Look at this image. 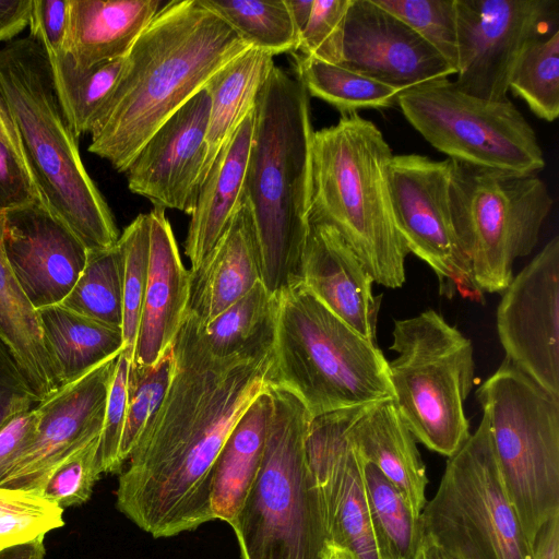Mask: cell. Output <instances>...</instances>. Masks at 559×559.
<instances>
[{"mask_svg": "<svg viewBox=\"0 0 559 559\" xmlns=\"http://www.w3.org/2000/svg\"><path fill=\"white\" fill-rule=\"evenodd\" d=\"M168 392L120 472L116 507L154 538L214 520V466L229 433L270 386L273 347L213 355L202 323L188 312L173 342Z\"/></svg>", "mask_w": 559, "mask_h": 559, "instance_id": "obj_1", "label": "cell"}, {"mask_svg": "<svg viewBox=\"0 0 559 559\" xmlns=\"http://www.w3.org/2000/svg\"><path fill=\"white\" fill-rule=\"evenodd\" d=\"M250 46L201 0H170L132 46L88 152L124 173L155 131Z\"/></svg>", "mask_w": 559, "mask_h": 559, "instance_id": "obj_2", "label": "cell"}, {"mask_svg": "<svg viewBox=\"0 0 559 559\" xmlns=\"http://www.w3.org/2000/svg\"><path fill=\"white\" fill-rule=\"evenodd\" d=\"M313 132L305 86L274 64L255 99L241 193L252 215L262 284L273 295L301 283Z\"/></svg>", "mask_w": 559, "mask_h": 559, "instance_id": "obj_3", "label": "cell"}, {"mask_svg": "<svg viewBox=\"0 0 559 559\" xmlns=\"http://www.w3.org/2000/svg\"><path fill=\"white\" fill-rule=\"evenodd\" d=\"M0 98L15 123L47 207L87 250L115 246L120 235L114 215L82 162L47 52L32 35L0 49Z\"/></svg>", "mask_w": 559, "mask_h": 559, "instance_id": "obj_4", "label": "cell"}, {"mask_svg": "<svg viewBox=\"0 0 559 559\" xmlns=\"http://www.w3.org/2000/svg\"><path fill=\"white\" fill-rule=\"evenodd\" d=\"M393 154L380 129L358 112L313 132L309 219L332 225L374 283H405L409 253L399 231L388 168Z\"/></svg>", "mask_w": 559, "mask_h": 559, "instance_id": "obj_5", "label": "cell"}, {"mask_svg": "<svg viewBox=\"0 0 559 559\" xmlns=\"http://www.w3.org/2000/svg\"><path fill=\"white\" fill-rule=\"evenodd\" d=\"M277 296L270 385L294 394L311 418L394 400L388 360L299 283Z\"/></svg>", "mask_w": 559, "mask_h": 559, "instance_id": "obj_6", "label": "cell"}, {"mask_svg": "<svg viewBox=\"0 0 559 559\" xmlns=\"http://www.w3.org/2000/svg\"><path fill=\"white\" fill-rule=\"evenodd\" d=\"M271 400L262 461L231 523L241 559H329L320 493L306 440L311 416L280 386Z\"/></svg>", "mask_w": 559, "mask_h": 559, "instance_id": "obj_7", "label": "cell"}, {"mask_svg": "<svg viewBox=\"0 0 559 559\" xmlns=\"http://www.w3.org/2000/svg\"><path fill=\"white\" fill-rule=\"evenodd\" d=\"M509 499L534 550L559 513V399L504 359L477 389Z\"/></svg>", "mask_w": 559, "mask_h": 559, "instance_id": "obj_8", "label": "cell"}, {"mask_svg": "<svg viewBox=\"0 0 559 559\" xmlns=\"http://www.w3.org/2000/svg\"><path fill=\"white\" fill-rule=\"evenodd\" d=\"M392 336L388 371L401 417L417 441L450 457L471 436L472 342L432 309L395 320Z\"/></svg>", "mask_w": 559, "mask_h": 559, "instance_id": "obj_9", "label": "cell"}, {"mask_svg": "<svg viewBox=\"0 0 559 559\" xmlns=\"http://www.w3.org/2000/svg\"><path fill=\"white\" fill-rule=\"evenodd\" d=\"M450 200L477 288L483 294L503 292L513 278L514 261L533 251L552 209L547 186L534 174L452 160Z\"/></svg>", "mask_w": 559, "mask_h": 559, "instance_id": "obj_10", "label": "cell"}, {"mask_svg": "<svg viewBox=\"0 0 559 559\" xmlns=\"http://www.w3.org/2000/svg\"><path fill=\"white\" fill-rule=\"evenodd\" d=\"M420 522L424 538L455 559H533L484 415L477 429L448 457Z\"/></svg>", "mask_w": 559, "mask_h": 559, "instance_id": "obj_11", "label": "cell"}, {"mask_svg": "<svg viewBox=\"0 0 559 559\" xmlns=\"http://www.w3.org/2000/svg\"><path fill=\"white\" fill-rule=\"evenodd\" d=\"M397 105L449 159L521 175H537L545 167L534 129L509 98L468 95L448 78L402 92Z\"/></svg>", "mask_w": 559, "mask_h": 559, "instance_id": "obj_12", "label": "cell"}, {"mask_svg": "<svg viewBox=\"0 0 559 559\" xmlns=\"http://www.w3.org/2000/svg\"><path fill=\"white\" fill-rule=\"evenodd\" d=\"M452 160L393 155L389 186L395 222L407 247L433 271L439 293L483 298L459 242L451 211Z\"/></svg>", "mask_w": 559, "mask_h": 559, "instance_id": "obj_13", "label": "cell"}, {"mask_svg": "<svg viewBox=\"0 0 559 559\" xmlns=\"http://www.w3.org/2000/svg\"><path fill=\"white\" fill-rule=\"evenodd\" d=\"M455 86L484 99L508 98L522 51L559 31L558 0H455Z\"/></svg>", "mask_w": 559, "mask_h": 559, "instance_id": "obj_14", "label": "cell"}, {"mask_svg": "<svg viewBox=\"0 0 559 559\" xmlns=\"http://www.w3.org/2000/svg\"><path fill=\"white\" fill-rule=\"evenodd\" d=\"M368 406L311 418L306 449L330 547L344 550L352 559H390L369 508L364 461L346 438L349 426Z\"/></svg>", "mask_w": 559, "mask_h": 559, "instance_id": "obj_15", "label": "cell"}, {"mask_svg": "<svg viewBox=\"0 0 559 559\" xmlns=\"http://www.w3.org/2000/svg\"><path fill=\"white\" fill-rule=\"evenodd\" d=\"M497 332L506 359L559 399V237L503 290Z\"/></svg>", "mask_w": 559, "mask_h": 559, "instance_id": "obj_16", "label": "cell"}, {"mask_svg": "<svg viewBox=\"0 0 559 559\" xmlns=\"http://www.w3.org/2000/svg\"><path fill=\"white\" fill-rule=\"evenodd\" d=\"M118 356L60 385L36 404V436L0 479L1 487L38 491L59 463L100 436Z\"/></svg>", "mask_w": 559, "mask_h": 559, "instance_id": "obj_17", "label": "cell"}, {"mask_svg": "<svg viewBox=\"0 0 559 559\" xmlns=\"http://www.w3.org/2000/svg\"><path fill=\"white\" fill-rule=\"evenodd\" d=\"M1 243L36 309L61 304L81 275L87 249L43 199L2 212Z\"/></svg>", "mask_w": 559, "mask_h": 559, "instance_id": "obj_18", "label": "cell"}, {"mask_svg": "<svg viewBox=\"0 0 559 559\" xmlns=\"http://www.w3.org/2000/svg\"><path fill=\"white\" fill-rule=\"evenodd\" d=\"M210 106L203 88L155 131L124 171L130 191L154 207L192 214L205 158Z\"/></svg>", "mask_w": 559, "mask_h": 559, "instance_id": "obj_19", "label": "cell"}, {"mask_svg": "<svg viewBox=\"0 0 559 559\" xmlns=\"http://www.w3.org/2000/svg\"><path fill=\"white\" fill-rule=\"evenodd\" d=\"M340 64L400 92L455 74L429 43L373 0L350 1Z\"/></svg>", "mask_w": 559, "mask_h": 559, "instance_id": "obj_20", "label": "cell"}, {"mask_svg": "<svg viewBox=\"0 0 559 559\" xmlns=\"http://www.w3.org/2000/svg\"><path fill=\"white\" fill-rule=\"evenodd\" d=\"M301 283L333 314L374 342L379 301L372 276L330 224L310 221L302 253Z\"/></svg>", "mask_w": 559, "mask_h": 559, "instance_id": "obj_21", "label": "cell"}, {"mask_svg": "<svg viewBox=\"0 0 559 559\" xmlns=\"http://www.w3.org/2000/svg\"><path fill=\"white\" fill-rule=\"evenodd\" d=\"M150 216V261L132 365L152 366L173 344L188 310L190 271L164 209Z\"/></svg>", "mask_w": 559, "mask_h": 559, "instance_id": "obj_22", "label": "cell"}, {"mask_svg": "<svg viewBox=\"0 0 559 559\" xmlns=\"http://www.w3.org/2000/svg\"><path fill=\"white\" fill-rule=\"evenodd\" d=\"M189 271L187 311L203 325L262 282L252 215L242 199L213 250L197 270Z\"/></svg>", "mask_w": 559, "mask_h": 559, "instance_id": "obj_23", "label": "cell"}, {"mask_svg": "<svg viewBox=\"0 0 559 559\" xmlns=\"http://www.w3.org/2000/svg\"><path fill=\"white\" fill-rule=\"evenodd\" d=\"M163 0H69L62 53L79 70L126 58L167 4Z\"/></svg>", "mask_w": 559, "mask_h": 559, "instance_id": "obj_24", "label": "cell"}, {"mask_svg": "<svg viewBox=\"0 0 559 559\" xmlns=\"http://www.w3.org/2000/svg\"><path fill=\"white\" fill-rule=\"evenodd\" d=\"M346 438L362 461L373 464L401 491L419 518L427 502L426 466L394 400L369 405L349 426Z\"/></svg>", "mask_w": 559, "mask_h": 559, "instance_id": "obj_25", "label": "cell"}, {"mask_svg": "<svg viewBox=\"0 0 559 559\" xmlns=\"http://www.w3.org/2000/svg\"><path fill=\"white\" fill-rule=\"evenodd\" d=\"M254 129V108L217 154L190 215L185 253L197 270L227 228L241 199Z\"/></svg>", "mask_w": 559, "mask_h": 559, "instance_id": "obj_26", "label": "cell"}, {"mask_svg": "<svg viewBox=\"0 0 559 559\" xmlns=\"http://www.w3.org/2000/svg\"><path fill=\"white\" fill-rule=\"evenodd\" d=\"M269 389L243 413L214 466L211 506L214 520L231 525L259 471L270 415Z\"/></svg>", "mask_w": 559, "mask_h": 559, "instance_id": "obj_27", "label": "cell"}, {"mask_svg": "<svg viewBox=\"0 0 559 559\" xmlns=\"http://www.w3.org/2000/svg\"><path fill=\"white\" fill-rule=\"evenodd\" d=\"M274 64L271 55L250 48L221 68L204 86L211 106L199 189L219 151L254 108L257 96Z\"/></svg>", "mask_w": 559, "mask_h": 559, "instance_id": "obj_28", "label": "cell"}, {"mask_svg": "<svg viewBox=\"0 0 559 559\" xmlns=\"http://www.w3.org/2000/svg\"><path fill=\"white\" fill-rule=\"evenodd\" d=\"M46 349L60 385L120 354L122 330L79 314L61 304L37 310Z\"/></svg>", "mask_w": 559, "mask_h": 559, "instance_id": "obj_29", "label": "cell"}, {"mask_svg": "<svg viewBox=\"0 0 559 559\" xmlns=\"http://www.w3.org/2000/svg\"><path fill=\"white\" fill-rule=\"evenodd\" d=\"M0 212V340L10 349L31 388L41 401L59 386L46 349L37 310L20 287L1 243Z\"/></svg>", "mask_w": 559, "mask_h": 559, "instance_id": "obj_30", "label": "cell"}, {"mask_svg": "<svg viewBox=\"0 0 559 559\" xmlns=\"http://www.w3.org/2000/svg\"><path fill=\"white\" fill-rule=\"evenodd\" d=\"M277 296L262 282L225 309L207 324H202L210 352L218 357L254 354L274 344Z\"/></svg>", "mask_w": 559, "mask_h": 559, "instance_id": "obj_31", "label": "cell"}, {"mask_svg": "<svg viewBox=\"0 0 559 559\" xmlns=\"http://www.w3.org/2000/svg\"><path fill=\"white\" fill-rule=\"evenodd\" d=\"M296 78L309 96L333 106L342 116L361 109L397 105L402 92L342 64L292 53Z\"/></svg>", "mask_w": 559, "mask_h": 559, "instance_id": "obj_32", "label": "cell"}, {"mask_svg": "<svg viewBox=\"0 0 559 559\" xmlns=\"http://www.w3.org/2000/svg\"><path fill=\"white\" fill-rule=\"evenodd\" d=\"M47 56L57 96L71 130L78 139L91 134L98 114L124 71L127 57L79 70L62 52Z\"/></svg>", "mask_w": 559, "mask_h": 559, "instance_id": "obj_33", "label": "cell"}, {"mask_svg": "<svg viewBox=\"0 0 559 559\" xmlns=\"http://www.w3.org/2000/svg\"><path fill=\"white\" fill-rule=\"evenodd\" d=\"M250 48L274 57L297 52L299 35L285 0H201Z\"/></svg>", "mask_w": 559, "mask_h": 559, "instance_id": "obj_34", "label": "cell"}, {"mask_svg": "<svg viewBox=\"0 0 559 559\" xmlns=\"http://www.w3.org/2000/svg\"><path fill=\"white\" fill-rule=\"evenodd\" d=\"M61 305L104 324L122 328V254L118 242L110 248L87 250L84 269Z\"/></svg>", "mask_w": 559, "mask_h": 559, "instance_id": "obj_35", "label": "cell"}, {"mask_svg": "<svg viewBox=\"0 0 559 559\" xmlns=\"http://www.w3.org/2000/svg\"><path fill=\"white\" fill-rule=\"evenodd\" d=\"M362 472L369 508L389 558L415 559L424 538L420 516L373 464L364 461Z\"/></svg>", "mask_w": 559, "mask_h": 559, "instance_id": "obj_36", "label": "cell"}, {"mask_svg": "<svg viewBox=\"0 0 559 559\" xmlns=\"http://www.w3.org/2000/svg\"><path fill=\"white\" fill-rule=\"evenodd\" d=\"M509 90L532 112L552 122L559 115V31L531 43L520 55Z\"/></svg>", "mask_w": 559, "mask_h": 559, "instance_id": "obj_37", "label": "cell"}, {"mask_svg": "<svg viewBox=\"0 0 559 559\" xmlns=\"http://www.w3.org/2000/svg\"><path fill=\"white\" fill-rule=\"evenodd\" d=\"M175 367L173 344L152 366L130 364L127 414L120 442V461L124 464L145 428L159 409L171 382Z\"/></svg>", "mask_w": 559, "mask_h": 559, "instance_id": "obj_38", "label": "cell"}, {"mask_svg": "<svg viewBox=\"0 0 559 559\" xmlns=\"http://www.w3.org/2000/svg\"><path fill=\"white\" fill-rule=\"evenodd\" d=\"M63 511L36 490L0 486V550L34 542L62 527Z\"/></svg>", "mask_w": 559, "mask_h": 559, "instance_id": "obj_39", "label": "cell"}, {"mask_svg": "<svg viewBox=\"0 0 559 559\" xmlns=\"http://www.w3.org/2000/svg\"><path fill=\"white\" fill-rule=\"evenodd\" d=\"M122 254L123 348L133 356L150 261V216L139 214L118 239Z\"/></svg>", "mask_w": 559, "mask_h": 559, "instance_id": "obj_40", "label": "cell"}, {"mask_svg": "<svg viewBox=\"0 0 559 559\" xmlns=\"http://www.w3.org/2000/svg\"><path fill=\"white\" fill-rule=\"evenodd\" d=\"M373 2L413 28L456 73L455 0H373Z\"/></svg>", "mask_w": 559, "mask_h": 559, "instance_id": "obj_41", "label": "cell"}, {"mask_svg": "<svg viewBox=\"0 0 559 559\" xmlns=\"http://www.w3.org/2000/svg\"><path fill=\"white\" fill-rule=\"evenodd\" d=\"M40 199L19 131L0 98V212Z\"/></svg>", "mask_w": 559, "mask_h": 559, "instance_id": "obj_42", "label": "cell"}, {"mask_svg": "<svg viewBox=\"0 0 559 559\" xmlns=\"http://www.w3.org/2000/svg\"><path fill=\"white\" fill-rule=\"evenodd\" d=\"M98 447L99 437L69 455L50 472L38 492L62 509L88 501L103 474Z\"/></svg>", "mask_w": 559, "mask_h": 559, "instance_id": "obj_43", "label": "cell"}, {"mask_svg": "<svg viewBox=\"0 0 559 559\" xmlns=\"http://www.w3.org/2000/svg\"><path fill=\"white\" fill-rule=\"evenodd\" d=\"M352 0H313L310 17L299 36L297 51L340 64L346 14Z\"/></svg>", "mask_w": 559, "mask_h": 559, "instance_id": "obj_44", "label": "cell"}, {"mask_svg": "<svg viewBox=\"0 0 559 559\" xmlns=\"http://www.w3.org/2000/svg\"><path fill=\"white\" fill-rule=\"evenodd\" d=\"M132 356L122 348L117 358L99 436L98 459L102 473H118L123 466L119 451L127 414L128 376Z\"/></svg>", "mask_w": 559, "mask_h": 559, "instance_id": "obj_45", "label": "cell"}, {"mask_svg": "<svg viewBox=\"0 0 559 559\" xmlns=\"http://www.w3.org/2000/svg\"><path fill=\"white\" fill-rule=\"evenodd\" d=\"M39 402L14 356L0 340V430Z\"/></svg>", "mask_w": 559, "mask_h": 559, "instance_id": "obj_46", "label": "cell"}, {"mask_svg": "<svg viewBox=\"0 0 559 559\" xmlns=\"http://www.w3.org/2000/svg\"><path fill=\"white\" fill-rule=\"evenodd\" d=\"M69 0H33L29 35L45 48L47 55L62 52L68 23Z\"/></svg>", "mask_w": 559, "mask_h": 559, "instance_id": "obj_47", "label": "cell"}, {"mask_svg": "<svg viewBox=\"0 0 559 559\" xmlns=\"http://www.w3.org/2000/svg\"><path fill=\"white\" fill-rule=\"evenodd\" d=\"M39 423L36 408L17 416L0 430V479L34 440Z\"/></svg>", "mask_w": 559, "mask_h": 559, "instance_id": "obj_48", "label": "cell"}, {"mask_svg": "<svg viewBox=\"0 0 559 559\" xmlns=\"http://www.w3.org/2000/svg\"><path fill=\"white\" fill-rule=\"evenodd\" d=\"M33 0H0V41L12 40L29 24Z\"/></svg>", "mask_w": 559, "mask_h": 559, "instance_id": "obj_49", "label": "cell"}, {"mask_svg": "<svg viewBox=\"0 0 559 559\" xmlns=\"http://www.w3.org/2000/svg\"><path fill=\"white\" fill-rule=\"evenodd\" d=\"M533 559H559V513L539 531L534 545Z\"/></svg>", "mask_w": 559, "mask_h": 559, "instance_id": "obj_50", "label": "cell"}, {"mask_svg": "<svg viewBox=\"0 0 559 559\" xmlns=\"http://www.w3.org/2000/svg\"><path fill=\"white\" fill-rule=\"evenodd\" d=\"M45 537L0 550V559H45Z\"/></svg>", "mask_w": 559, "mask_h": 559, "instance_id": "obj_51", "label": "cell"}, {"mask_svg": "<svg viewBox=\"0 0 559 559\" xmlns=\"http://www.w3.org/2000/svg\"><path fill=\"white\" fill-rule=\"evenodd\" d=\"M313 0H285L295 28L300 36L310 17Z\"/></svg>", "mask_w": 559, "mask_h": 559, "instance_id": "obj_52", "label": "cell"}, {"mask_svg": "<svg viewBox=\"0 0 559 559\" xmlns=\"http://www.w3.org/2000/svg\"><path fill=\"white\" fill-rule=\"evenodd\" d=\"M424 543L430 559H455L445 551L432 545L429 540L424 538Z\"/></svg>", "mask_w": 559, "mask_h": 559, "instance_id": "obj_53", "label": "cell"}, {"mask_svg": "<svg viewBox=\"0 0 559 559\" xmlns=\"http://www.w3.org/2000/svg\"><path fill=\"white\" fill-rule=\"evenodd\" d=\"M329 559H352V557L345 552L344 550H341L335 547H330V557Z\"/></svg>", "mask_w": 559, "mask_h": 559, "instance_id": "obj_54", "label": "cell"}, {"mask_svg": "<svg viewBox=\"0 0 559 559\" xmlns=\"http://www.w3.org/2000/svg\"><path fill=\"white\" fill-rule=\"evenodd\" d=\"M415 559H430L424 543V538Z\"/></svg>", "mask_w": 559, "mask_h": 559, "instance_id": "obj_55", "label": "cell"}]
</instances>
